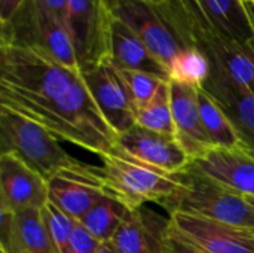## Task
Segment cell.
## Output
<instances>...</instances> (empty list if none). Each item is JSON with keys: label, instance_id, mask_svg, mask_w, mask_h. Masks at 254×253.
Returning <instances> with one entry per match:
<instances>
[{"label": "cell", "instance_id": "obj_10", "mask_svg": "<svg viewBox=\"0 0 254 253\" xmlns=\"http://www.w3.org/2000/svg\"><path fill=\"white\" fill-rule=\"evenodd\" d=\"M48 182L13 154H0V206L13 213L42 209L48 203Z\"/></svg>", "mask_w": 254, "mask_h": 253}, {"label": "cell", "instance_id": "obj_32", "mask_svg": "<svg viewBox=\"0 0 254 253\" xmlns=\"http://www.w3.org/2000/svg\"><path fill=\"white\" fill-rule=\"evenodd\" d=\"M246 200L249 201V204L253 207V210H254V197H246Z\"/></svg>", "mask_w": 254, "mask_h": 253}, {"label": "cell", "instance_id": "obj_30", "mask_svg": "<svg viewBox=\"0 0 254 253\" xmlns=\"http://www.w3.org/2000/svg\"><path fill=\"white\" fill-rule=\"evenodd\" d=\"M95 253H118V252L115 251V248H113L109 242H106V243H103V245L100 246V249H98Z\"/></svg>", "mask_w": 254, "mask_h": 253}, {"label": "cell", "instance_id": "obj_33", "mask_svg": "<svg viewBox=\"0 0 254 253\" xmlns=\"http://www.w3.org/2000/svg\"><path fill=\"white\" fill-rule=\"evenodd\" d=\"M247 1H249L250 10H252V15H253V18H254V3H253V1H250V0H247Z\"/></svg>", "mask_w": 254, "mask_h": 253}, {"label": "cell", "instance_id": "obj_18", "mask_svg": "<svg viewBox=\"0 0 254 253\" xmlns=\"http://www.w3.org/2000/svg\"><path fill=\"white\" fill-rule=\"evenodd\" d=\"M110 60L121 70L146 72L168 81L167 69L152 55L143 40L115 18L110 27Z\"/></svg>", "mask_w": 254, "mask_h": 253}, {"label": "cell", "instance_id": "obj_25", "mask_svg": "<svg viewBox=\"0 0 254 253\" xmlns=\"http://www.w3.org/2000/svg\"><path fill=\"white\" fill-rule=\"evenodd\" d=\"M43 221L46 224V228L54 240V243L57 245V248L60 249L61 253L67 252V246L70 242V237L74 231L76 222L73 218H70L68 215H65L61 209H58L54 203H51L48 200V203L40 209Z\"/></svg>", "mask_w": 254, "mask_h": 253}, {"label": "cell", "instance_id": "obj_1", "mask_svg": "<svg viewBox=\"0 0 254 253\" xmlns=\"http://www.w3.org/2000/svg\"><path fill=\"white\" fill-rule=\"evenodd\" d=\"M156 9L185 48H198L213 69L254 94V46L219 30L198 0H167Z\"/></svg>", "mask_w": 254, "mask_h": 253}, {"label": "cell", "instance_id": "obj_22", "mask_svg": "<svg viewBox=\"0 0 254 253\" xmlns=\"http://www.w3.org/2000/svg\"><path fill=\"white\" fill-rule=\"evenodd\" d=\"M127 213V207H124L110 195H104L88 210V213L79 222L101 243H106L112 240Z\"/></svg>", "mask_w": 254, "mask_h": 253}, {"label": "cell", "instance_id": "obj_24", "mask_svg": "<svg viewBox=\"0 0 254 253\" xmlns=\"http://www.w3.org/2000/svg\"><path fill=\"white\" fill-rule=\"evenodd\" d=\"M121 75L129 89V94L132 97V101L137 109L149 104L155 95L158 94L159 88L162 86L165 79L146 73V72H138V70H121Z\"/></svg>", "mask_w": 254, "mask_h": 253}, {"label": "cell", "instance_id": "obj_2", "mask_svg": "<svg viewBox=\"0 0 254 253\" xmlns=\"http://www.w3.org/2000/svg\"><path fill=\"white\" fill-rule=\"evenodd\" d=\"M176 176L177 189L159 203L168 216L186 213L254 231V210L244 195L207 176L193 164Z\"/></svg>", "mask_w": 254, "mask_h": 253}, {"label": "cell", "instance_id": "obj_13", "mask_svg": "<svg viewBox=\"0 0 254 253\" xmlns=\"http://www.w3.org/2000/svg\"><path fill=\"white\" fill-rule=\"evenodd\" d=\"M170 225V216H161L143 206L128 210L109 243L118 253H162Z\"/></svg>", "mask_w": 254, "mask_h": 253}, {"label": "cell", "instance_id": "obj_7", "mask_svg": "<svg viewBox=\"0 0 254 253\" xmlns=\"http://www.w3.org/2000/svg\"><path fill=\"white\" fill-rule=\"evenodd\" d=\"M112 16L131 28L167 69L185 46L165 22L155 4L146 0H106Z\"/></svg>", "mask_w": 254, "mask_h": 253}, {"label": "cell", "instance_id": "obj_17", "mask_svg": "<svg viewBox=\"0 0 254 253\" xmlns=\"http://www.w3.org/2000/svg\"><path fill=\"white\" fill-rule=\"evenodd\" d=\"M192 164L232 191L254 197V157L243 149L213 148Z\"/></svg>", "mask_w": 254, "mask_h": 253}, {"label": "cell", "instance_id": "obj_29", "mask_svg": "<svg viewBox=\"0 0 254 253\" xmlns=\"http://www.w3.org/2000/svg\"><path fill=\"white\" fill-rule=\"evenodd\" d=\"M48 7L65 24V12H67V0H43Z\"/></svg>", "mask_w": 254, "mask_h": 253}, {"label": "cell", "instance_id": "obj_5", "mask_svg": "<svg viewBox=\"0 0 254 253\" xmlns=\"http://www.w3.org/2000/svg\"><path fill=\"white\" fill-rule=\"evenodd\" d=\"M0 42L37 45L65 67L80 72L76 48L67 25L43 0H25L12 22L1 27Z\"/></svg>", "mask_w": 254, "mask_h": 253}, {"label": "cell", "instance_id": "obj_14", "mask_svg": "<svg viewBox=\"0 0 254 253\" xmlns=\"http://www.w3.org/2000/svg\"><path fill=\"white\" fill-rule=\"evenodd\" d=\"M118 145L135 158L170 174H176L192 164L176 137L146 130L137 124L119 136Z\"/></svg>", "mask_w": 254, "mask_h": 253}, {"label": "cell", "instance_id": "obj_34", "mask_svg": "<svg viewBox=\"0 0 254 253\" xmlns=\"http://www.w3.org/2000/svg\"><path fill=\"white\" fill-rule=\"evenodd\" d=\"M250 1H253V3H254V0H250Z\"/></svg>", "mask_w": 254, "mask_h": 253}, {"label": "cell", "instance_id": "obj_16", "mask_svg": "<svg viewBox=\"0 0 254 253\" xmlns=\"http://www.w3.org/2000/svg\"><path fill=\"white\" fill-rule=\"evenodd\" d=\"M170 94L176 139L193 163L213 149L201 121L198 89L170 82Z\"/></svg>", "mask_w": 254, "mask_h": 253}, {"label": "cell", "instance_id": "obj_21", "mask_svg": "<svg viewBox=\"0 0 254 253\" xmlns=\"http://www.w3.org/2000/svg\"><path fill=\"white\" fill-rule=\"evenodd\" d=\"M211 72L208 58L193 46L183 48L167 67L168 82L201 89Z\"/></svg>", "mask_w": 254, "mask_h": 253}, {"label": "cell", "instance_id": "obj_12", "mask_svg": "<svg viewBox=\"0 0 254 253\" xmlns=\"http://www.w3.org/2000/svg\"><path fill=\"white\" fill-rule=\"evenodd\" d=\"M1 253H61L54 243L40 209L13 213L0 206Z\"/></svg>", "mask_w": 254, "mask_h": 253}, {"label": "cell", "instance_id": "obj_31", "mask_svg": "<svg viewBox=\"0 0 254 253\" xmlns=\"http://www.w3.org/2000/svg\"><path fill=\"white\" fill-rule=\"evenodd\" d=\"M146 1H149V3H152V4H155V6H158V4H161V3H164V1H167V0H146Z\"/></svg>", "mask_w": 254, "mask_h": 253}, {"label": "cell", "instance_id": "obj_9", "mask_svg": "<svg viewBox=\"0 0 254 253\" xmlns=\"http://www.w3.org/2000/svg\"><path fill=\"white\" fill-rule=\"evenodd\" d=\"M176 231L205 253H254V231L186 213L170 216Z\"/></svg>", "mask_w": 254, "mask_h": 253}, {"label": "cell", "instance_id": "obj_23", "mask_svg": "<svg viewBox=\"0 0 254 253\" xmlns=\"http://www.w3.org/2000/svg\"><path fill=\"white\" fill-rule=\"evenodd\" d=\"M135 124L146 130L176 137V127H174V118H173V109H171V94H170V82L168 81L162 84L158 94L149 104L137 109Z\"/></svg>", "mask_w": 254, "mask_h": 253}, {"label": "cell", "instance_id": "obj_19", "mask_svg": "<svg viewBox=\"0 0 254 253\" xmlns=\"http://www.w3.org/2000/svg\"><path fill=\"white\" fill-rule=\"evenodd\" d=\"M198 3L219 30L254 46V18L247 0H198Z\"/></svg>", "mask_w": 254, "mask_h": 253}, {"label": "cell", "instance_id": "obj_11", "mask_svg": "<svg viewBox=\"0 0 254 253\" xmlns=\"http://www.w3.org/2000/svg\"><path fill=\"white\" fill-rule=\"evenodd\" d=\"M211 98L222 107L232 122L240 145L238 148L254 157V94L211 67L204 84Z\"/></svg>", "mask_w": 254, "mask_h": 253}, {"label": "cell", "instance_id": "obj_27", "mask_svg": "<svg viewBox=\"0 0 254 253\" xmlns=\"http://www.w3.org/2000/svg\"><path fill=\"white\" fill-rule=\"evenodd\" d=\"M162 253H205L204 251L198 249L196 246H193L192 243H189L186 239H183L176 228L173 227V224L170 225V230L167 233L165 237V243H164V249Z\"/></svg>", "mask_w": 254, "mask_h": 253}, {"label": "cell", "instance_id": "obj_26", "mask_svg": "<svg viewBox=\"0 0 254 253\" xmlns=\"http://www.w3.org/2000/svg\"><path fill=\"white\" fill-rule=\"evenodd\" d=\"M101 245L103 243L77 221L65 253H95Z\"/></svg>", "mask_w": 254, "mask_h": 253}, {"label": "cell", "instance_id": "obj_28", "mask_svg": "<svg viewBox=\"0 0 254 253\" xmlns=\"http://www.w3.org/2000/svg\"><path fill=\"white\" fill-rule=\"evenodd\" d=\"M25 0H0V24L6 27L12 22L15 15L19 12Z\"/></svg>", "mask_w": 254, "mask_h": 253}, {"label": "cell", "instance_id": "obj_8", "mask_svg": "<svg viewBox=\"0 0 254 253\" xmlns=\"http://www.w3.org/2000/svg\"><path fill=\"white\" fill-rule=\"evenodd\" d=\"M82 78L98 109L118 136L135 125L137 107L119 69L110 58L83 69Z\"/></svg>", "mask_w": 254, "mask_h": 253}, {"label": "cell", "instance_id": "obj_4", "mask_svg": "<svg viewBox=\"0 0 254 253\" xmlns=\"http://www.w3.org/2000/svg\"><path fill=\"white\" fill-rule=\"evenodd\" d=\"M97 167L107 195L119 201L128 210H135L147 203H161L179 186L176 174L153 167L116 145L98 155Z\"/></svg>", "mask_w": 254, "mask_h": 253}, {"label": "cell", "instance_id": "obj_6", "mask_svg": "<svg viewBox=\"0 0 254 253\" xmlns=\"http://www.w3.org/2000/svg\"><path fill=\"white\" fill-rule=\"evenodd\" d=\"M112 21L106 0H67L65 25L76 48L80 72L110 58Z\"/></svg>", "mask_w": 254, "mask_h": 253}, {"label": "cell", "instance_id": "obj_20", "mask_svg": "<svg viewBox=\"0 0 254 253\" xmlns=\"http://www.w3.org/2000/svg\"><path fill=\"white\" fill-rule=\"evenodd\" d=\"M199 115L204 130L213 145V148L235 149L240 145L237 131L222 107L211 98L205 89H198Z\"/></svg>", "mask_w": 254, "mask_h": 253}, {"label": "cell", "instance_id": "obj_15", "mask_svg": "<svg viewBox=\"0 0 254 253\" xmlns=\"http://www.w3.org/2000/svg\"><path fill=\"white\" fill-rule=\"evenodd\" d=\"M104 195L97 166L91 171H61L48 180L49 201L74 221H80Z\"/></svg>", "mask_w": 254, "mask_h": 253}, {"label": "cell", "instance_id": "obj_3", "mask_svg": "<svg viewBox=\"0 0 254 253\" xmlns=\"http://www.w3.org/2000/svg\"><path fill=\"white\" fill-rule=\"evenodd\" d=\"M0 154H13L46 182L61 171H91L95 166L73 158L43 125L0 106Z\"/></svg>", "mask_w": 254, "mask_h": 253}]
</instances>
